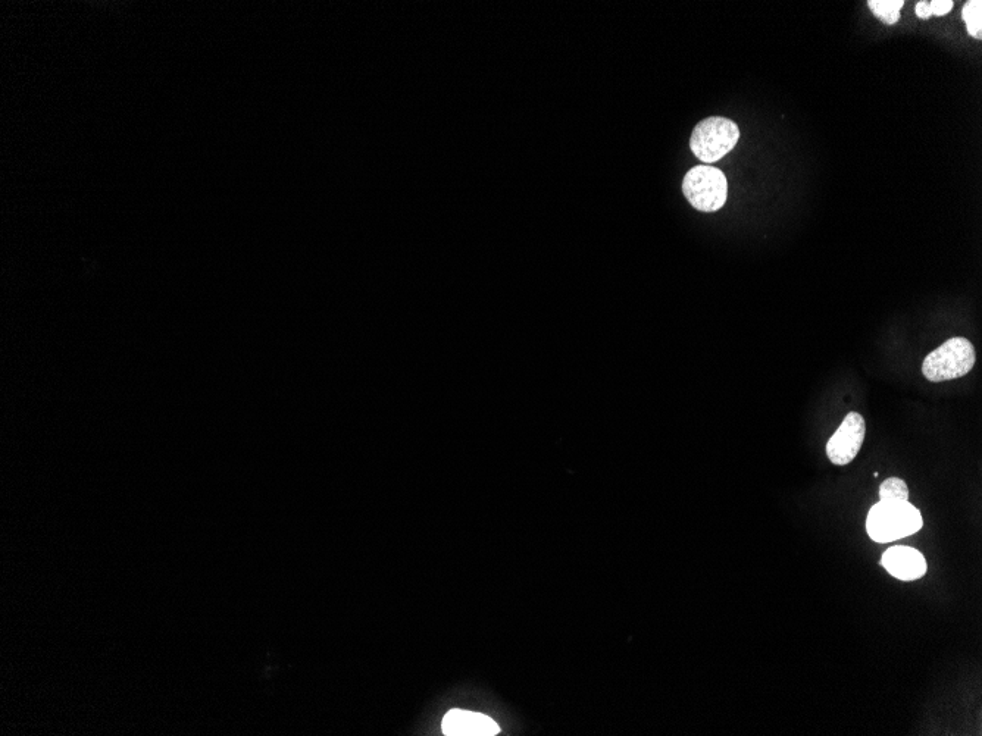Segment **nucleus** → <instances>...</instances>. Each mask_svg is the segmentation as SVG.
I'll return each instance as SVG.
<instances>
[{
  "label": "nucleus",
  "instance_id": "f257e3e1",
  "mask_svg": "<svg viewBox=\"0 0 982 736\" xmlns=\"http://www.w3.org/2000/svg\"><path fill=\"white\" fill-rule=\"evenodd\" d=\"M921 512L909 501H881L869 510L866 531L875 543H891L921 531Z\"/></svg>",
  "mask_w": 982,
  "mask_h": 736
},
{
  "label": "nucleus",
  "instance_id": "f03ea898",
  "mask_svg": "<svg viewBox=\"0 0 982 736\" xmlns=\"http://www.w3.org/2000/svg\"><path fill=\"white\" fill-rule=\"evenodd\" d=\"M977 353L971 341L953 337L925 357L922 374L931 382H944L965 377L974 369Z\"/></svg>",
  "mask_w": 982,
  "mask_h": 736
},
{
  "label": "nucleus",
  "instance_id": "7ed1b4c3",
  "mask_svg": "<svg viewBox=\"0 0 982 736\" xmlns=\"http://www.w3.org/2000/svg\"><path fill=\"white\" fill-rule=\"evenodd\" d=\"M740 140L736 122L722 117L703 119L693 130L690 139L691 152L703 164H715L727 156Z\"/></svg>",
  "mask_w": 982,
  "mask_h": 736
},
{
  "label": "nucleus",
  "instance_id": "20e7f679",
  "mask_svg": "<svg viewBox=\"0 0 982 736\" xmlns=\"http://www.w3.org/2000/svg\"><path fill=\"white\" fill-rule=\"evenodd\" d=\"M683 193L697 211H719L727 203V177L721 169L699 165L690 169L684 177Z\"/></svg>",
  "mask_w": 982,
  "mask_h": 736
},
{
  "label": "nucleus",
  "instance_id": "39448f33",
  "mask_svg": "<svg viewBox=\"0 0 982 736\" xmlns=\"http://www.w3.org/2000/svg\"><path fill=\"white\" fill-rule=\"evenodd\" d=\"M866 435V422L862 415L850 412L840 428L827 443V456L833 465L846 466L856 459Z\"/></svg>",
  "mask_w": 982,
  "mask_h": 736
},
{
  "label": "nucleus",
  "instance_id": "423d86ee",
  "mask_svg": "<svg viewBox=\"0 0 982 736\" xmlns=\"http://www.w3.org/2000/svg\"><path fill=\"white\" fill-rule=\"evenodd\" d=\"M881 565L891 576L905 582L916 581L927 573V560L912 547L888 548L883 554Z\"/></svg>",
  "mask_w": 982,
  "mask_h": 736
},
{
  "label": "nucleus",
  "instance_id": "0eeeda50",
  "mask_svg": "<svg viewBox=\"0 0 982 736\" xmlns=\"http://www.w3.org/2000/svg\"><path fill=\"white\" fill-rule=\"evenodd\" d=\"M444 735L491 736L500 732L499 726L489 716L468 710H450L443 719Z\"/></svg>",
  "mask_w": 982,
  "mask_h": 736
},
{
  "label": "nucleus",
  "instance_id": "6e6552de",
  "mask_svg": "<svg viewBox=\"0 0 982 736\" xmlns=\"http://www.w3.org/2000/svg\"><path fill=\"white\" fill-rule=\"evenodd\" d=\"M868 6L881 23L894 25L900 21L905 0H869Z\"/></svg>",
  "mask_w": 982,
  "mask_h": 736
},
{
  "label": "nucleus",
  "instance_id": "1a4fd4ad",
  "mask_svg": "<svg viewBox=\"0 0 982 736\" xmlns=\"http://www.w3.org/2000/svg\"><path fill=\"white\" fill-rule=\"evenodd\" d=\"M962 20L965 21L968 34L974 39H982V2L971 0L962 8Z\"/></svg>",
  "mask_w": 982,
  "mask_h": 736
},
{
  "label": "nucleus",
  "instance_id": "9d476101",
  "mask_svg": "<svg viewBox=\"0 0 982 736\" xmlns=\"http://www.w3.org/2000/svg\"><path fill=\"white\" fill-rule=\"evenodd\" d=\"M881 501H909V488L903 479L891 476L880 487Z\"/></svg>",
  "mask_w": 982,
  "mask_h": 736
},
{
  "label": "nucleus",
  "instance_id": "9b49d317",
  "mask_svg": "<svg viewBox=\"0 0 982 736\" xmlns=\"http://www.w3.org/2000/svg\"><path fill=\"white\" fill-rule=\"evenodd\" d=\"M955 2L952 0H933L930 2L931 17H944L952 11Z\"/></svg>",
  "mask_w": 982,
  "mask_h": 736
}]
</instances>
